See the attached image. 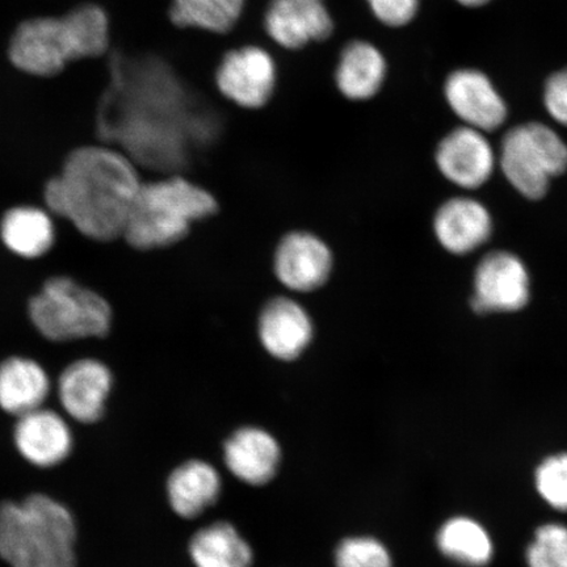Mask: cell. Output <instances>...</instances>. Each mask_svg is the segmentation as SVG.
I'll return each mask as SVG.
<instances>
[{"mask_svg":"<svg viewBox=\"0 0 567 567\" xmlns=\"http://www.w3.org/2000/svg\"><path fill=\"white\" fill-rule=\"evenodd\" d=\"M51 392L48 374L35 361L10 358L0 364V408L21 416L41 408Z\"/></svg>","mask_w":567,"mask_h":567,"instance_id":"22","label":"cell"},{"mask_svg":"<svg viewBox=\"0 0 567 567\" xmlns=\"http://www.w3.org/2000/svg\"><path fill=\"white\" fill-rule=\"evenodd\" d=\"M334 567H394L388 545L372 535H351L340 540L334 550Z\"/></svg>","mask_w":567,"mask_h":567,"instance_id":"26","label":"cell"},{"mask_svg":"<svg viewBox=\"0 0 567 567\" xmlns=\"http://www.w3.org/2000/svg\"><path fill=\"white\" fill-rule=\"evenodd\" d=\"M136 163L123 152L84 146L71 153L45 187V203L83 236L109 243L123 237L142 186Z\"/></svg>","mask_w":567,"mask_h":567,"instance_id":"1","label":"cell"},{"mask_svg":"<svg viewBox=\"0 0 567 567\" xmlns=\"http://www.w3.org/2000/svg\"><path fill=\"white\" fill-rule=\"evenodd\" d=\"M35 329L53 342L102 338L112 323L110 303L69 278H53L30 303Z\"/></svg>","mask_w":567,"mask_h":567,"instance_id":"4","label":"cell"},{"mask_svg":"<svg viewBox=\"0 0 567 567\" xmlns=\"http://www.w3.org/2000/svg\"><path fill=\"white\" fill-rule=\"evenodd\" d=\"M0 236L4 245L20 257L39 258L54 245V225L45 210L13 208L6 213L0 224Z\"/></svg>","mask_w":567,"mask_h":567,"instance_id":"23","label":"cell"},{"mask_svg":"<svg viewBox=\"0 0 567 567\" xmlns=\"http://www.w3.org/2000/svg\"><path fill=\"white\" fill-rule=\"evenodd\" d=\"M451 109L466 126L481 132L498 130L507 111L498 92L485 74L476 70H458L445 83Z\"/></svg>","mask_w":567,"mask_h":567,"instance_id":"14","label":"cell"},{"mask_svg":"<svg viewBox=\"0 0 567 567\" xmlns=\"http://www.w3.org/2000/svg\"><path fill=\"white\" fill-rule=\"evenodd\" d=\"M245 0H173L169 19L179 28L224 34L243 17Z\"/></svg>","mask_w":567,"mask_h":567,"instance_id":"24","label":"cell"},{"mask_svg":"<svg viewBox=\"0 0 567 567\" xmlns=\"http://www.w3.org/2000/svg\"><path fill=\"white\" fill-rule=\"evenodd\" d=\"M261 346L272 358L293 361L315 338V324L307 310L288 297H276L261 309L258 319Z\"/></svg>","mask_w":567,"mask_h":567,"instance_id":"11","label":"cell"},{"mask_svg":"<svg viewBox=\"0 0 567 567\" xmlns=\"http://www.w3.org/2000/svg\"><path fill=\"white\" fill-rule=\"evenodd\" d=\"M436 163L446 179L461 188L476 189L491 179L495 159L484 134L474 127L463 126L441 142Z\"/></svg>","mask_w":567,"mask_h":567,"instance_id":"13","label":"cell"},{"mask_svg":"<svg viewBox=\"0 0 567 567\" xmlns=\"http://www.w3.org/2000/svg\"><path fill=\"white\" fill-rule=\"evenodd\" d=\"M380 23L400 28L413 21L420 9V0H367Z\"/></svg>","mask_w":567,"mask_h":567,"instance_id":"29","label":"cell"},{"mask_svg":"<svg viewBox=\"0 0 567 567\" xmlns=\"http://www.w3.org/2000/svg\"><path fill=\"white\" fill-rule=\"evenodd\" d=\"M545 106L557 123L567 126V69L549 78L545 87Z\"/></svg>","mask_w":567,"mask_h":567,"instance_id":"30","label":"cell"},{"mask_svg":"<svg viewBox=\"0 0 567 567\" xmlns=\"http://www.w3.org/2000/svg\"><path fill=\"white\" fill-rule=\"evenodd\" d=\"M73 45L74 60L103 54L109 48L110 25L105 12L95 4L78 7L63 17Z\"/></svg>","mask_w":567,"mask_h":567,"instance_id":"25","label":"cell"},{"mask_svg":"<svg viewBox=\"0 0 567 567\" xmlns=\"http://www.w3.org/2000/svg\"><path fill=\"white\" fill-rule=\"evenodd\" d=\"M385 76V56L371 42L351 41L340 53L336 83L340 94L349 101H370L379 94Z\"/></svg>","mask_w":567,"mask_h":567,"instance_id":"19","label":"cell"},{"mask_svg":"<svg viewBox=\"0 0 567 567\" xmlns=\"http://www.w3.org/2000/svg\"><path fill=\"white\" fill-rule=\"evenodd\" d=\"M534 485L545 505L567 514V451L551 453L537 464Z\"/></svg>","mask_w":567,"mask_h":567,"instance_id":"28","label":"cell"},{"mask_svg":"<svg viewBox=\"0 0 567 567\" xmlns=\"http://www.w3.org/2000/svg\"><path fill=\"white\" fill-rule=\"evenodd\" d=\"M501 167L517 193L540 200L553 177L567 169V145L543 124L516 126L502 142Z\"/></svg>","mask_w":567,"mask_h":567,"instance_id":"5","label":"cell"},{"mask_svg":"<svg viewBox=\"0 0 567 567\" xmlns=\"http://www.w3.org/2000/svg\"><path fill=\"white\" fill-rule=\"evenodd\" d=\"M278 80L272 55L247 45L226 53L216 71V86L229 102L245 110H260L271 101Z\"/></svg>","mask_w":567,"mask_h":567,"instance_id":"6","label":"cell"},{"mask_svg":"<svg viewBox=\"0 0 567 567\" xmlns=\"http://www.w3.org/2000/svg\"><path fill=\"white\" fill-rule=\"evenodd\" d=\"M76 527L45 494L0 503V558L11 567H75Z\"/></svg>","mask_w":567,"mask_h":567,"instance_id":"2","label":"cell"},{"mask_svg":"<svg viewBox=\"0 0 567 567\" xmlns=\"http://www.w3.org/2000/svg\"><path fill=\"white\" fill-rule=\"evenodd\" d=\"M223 460L231 476L250 487H266L279 476L284 452L272 432L260 425H240L225 439Z\"/></svg>","mask_w":567,"mask_h":567,"instance_id":"9","label":"cell"},{"mask_svg":"<svg viewBox=\"0 0 567 567\" xmlns=\"http://www.w3.org/2000/svg\"><path fill=\"white\" fill-rule=\"evenodd\" d=\"M435 545L445 559L460 567H487L495 557L491 532L470 515L444 520L436 532Z\"/></svg>","mask_w":567,"mask_h":567,"instance_id":"21","label":"cell"},{"mask_svg":"<svg viewBox=\"0 0 567 567\" xmlns=\"http://www.w3.org/2000/svg\"><path fill=\"white\" fill-rule=\"evenodd\" d=\"M195 567H254L255 553L236 524L216 520L198 528L188 543Z\"/></svg>","mask_w":567,"mask_h":567,"instance_id":"20","label":"cell"},{"mask_svg":"<svg viewBox=\"0 0 567 567\" xmlns=\"http://www.w3.org/2000/svg\"><path fill=\"white\" fill-rule=\"evenodd\" d=\"M527 567H567V526L559 522L540 524L527 545Z\"/></svg>","mask_w":567,"mask_h":567,"instance_id":"27","label":"cell"},{"mask_svg":"<svg viewBox=\"0 0 567 567\" xmlns=\"http://www.w3.org/2000/svg\"><path fill=\"white\" fill-rule=\"evenodd\" d=\"M457 2L466 7H481L491 2V0H457Z\"/></svg>","mask_w":567,"mask_h":567,"instance_id":"31","label":"cell"},{"mask_svg":"<svg viewBox=\"0 0 567 567\" xmlns=\"http://www.w3.org/2000/svg\"><path fill=\"white\" fill-rule=\"evenodd\" d=\"M293 2H299V3H315V2H323V0H293Z\"/></svg>","mask_w":567,"mask_h":567,"instance_id":"32","label":"cell"},{"mask_svg":"<svg viewBox=\"0 0 567 567\" xmlns=\"http://www.w3.org/2000/svg\"><path fill=\"white\" fill-rule=\"evenodd\" d=\"M111 389L109 367L94 359L78 360L61 374L60 402L73 420L95 423L104 414Z\"/></svg>","mask_w":567,"mask_h":567,"instance_id":"16","label":"cell"},{"mask_svg":"<svg viewBox=\"0 0 567 567\" xmlns=\"http://www.w3.org/2000/svg\"><path fill=\"white\" fill-rule=\"evenodd\" d=\"M434 230L446 251L466 255L487 243L493 233V219L484 204L474 198L456 197L439 208Z\"/></svg>","mask_w":567,"mask_h":567,"instance_id":"18","label":"cell"},{"mask_svg":"<svg viewBox=\"0 0 567 567\" xmlns=\"http://www.w3.org/2000/svg\"><path fill=\"white\" fill-rule=\"evenodd\" d=\"M334 266L331 248L309 231H292L275 250L276 278L293 292H313L328 282Z\"/></svg>","mask_w":567,"mask_h":567,"instance_id":"10","label":"cell"},{"mask_svg":"<svg viewBox=\"0 0 567 567\" xmlns=\"http://www.w3.org/2000/svg\"><path fill=\"white\" fill-rule=\"evenodd\" d=\"M13 439L20 455L39 467L61 464L73 450L68 423L54 411L42 408L19 416Z\"/></svg>","mask_w":567,"mask_h":567,"instance_id":"17","label":"cell"},{"mask_svg":"<svg viewBox=\"0 0 567 567\" xmlns=\"http://www.w3.org/2000/svg\"><path fill=\"white\" fill-rule=\"evenodd\" d=\"M217 212L216 197L186 177L142 183L123 238L137 250L168 247L186 238L193 224Z\"/></svg>","mask_w":567,"mask_h":567,"instance_id":"3","label":"cell"},{"mask_svg":"<svg viewBox=\"0 0 567 567\" xmlns=\"http://www.w3.org/2000/svg\"><path fill=\"white\" fill-rule=\"evenodd\" d=\"M529 275L523 261L508 251L487 254L474 275L472 308L477 313L517 311L529 300Z\"/></svg>","mask_w":567,"mask_h":567,"instance_id":"8","label":"cell"},{"mask_svg":"<svg viewBox=\"0 0 567 567\" xmlns=\"http://www.w3.org/2000/svg\"><path fill=\"white\" fill-rule=\"evenodd\" d=\"M13 65L39 76L59 74L74 61L73 45L63 18H39L21 24L11 40Z\"/></svg>","mask_w":567,"mask_h":567,"instance_id":"7","label":"cell"},{"mask_svg":"<svg viewBox=\"0 0 567 567\" xmlns=\"http://www.w3.org/2000/svg\"><path fill=\"white\" fill-rule=\"evenodd\" d=\"M223 488V477L215 465L203 458H190L169 473L168 505L182 519L195 520L217 505Z\"/></svg>","mask_w":567,"mask_h":567,"instance_id":"15","label":"cell"},{"mask_svg":"<svg viewBox=\"0 0 567 567\" xmlns=\"http://www.w3.org/2000/svg\"><path fill=\"white\" fill-rule=\"evenodd\" d=\"M265 30L282 49L299 51L310 42L328 40L334 32V19L324 2L271 0L265 16Z\"/></svg>","mask_w":567,"mask_h":567,"instance_id":"12","label":"cell"}]
</instances>
